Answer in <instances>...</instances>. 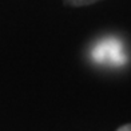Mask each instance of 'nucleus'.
I'll use <instances>...</instances> for the list:
<instances>
[{
  "mask_svg": "<svg viewBox=\"0 0 131 131\" xmlns=\"http://www.w3.org/2000/svg\"><path fill=\"white\" fill-rule=\"evenodd\" d=\"M118 131H131V124H124L121 128H118Z\"/></svg>",
  "mask_w": 131,
  "mask_h": 131,
  "instance_id": "7ed1b4c3",
  "label": "nucleus"
},
{
  "mask_svg": "<svg viewBox=\"0 0 131 131\" xmlns=\"http://www.w3.org/2000/svg\"><path fill=\"white\" fill-rule=\"evenodd\" d=\"M99 2V0H64L67 5H72V7H82V5H88Z\"/></svg>",
  "mask_w": 131,
  "mask_h": 131,
  "instance_id": "f03ea898",
  "label": "nucleus"
},
{
  "mask_svg": "<svg viewBox=\"0 0 131 131\" xmlns=\"http://www.w3.org/2000/svg\"><path fill=\"white\" fill-rule=\"evenodd\" d=\"M92 60L99 64L122 66L126 62L122 43L116 39H103L91 51Z\"/></svg>",
  "mask_w": 131,
  "mask_h": 131,
  "instance_id": "f257e3e1",
  "label": "nucleus"
}]
</instances>
